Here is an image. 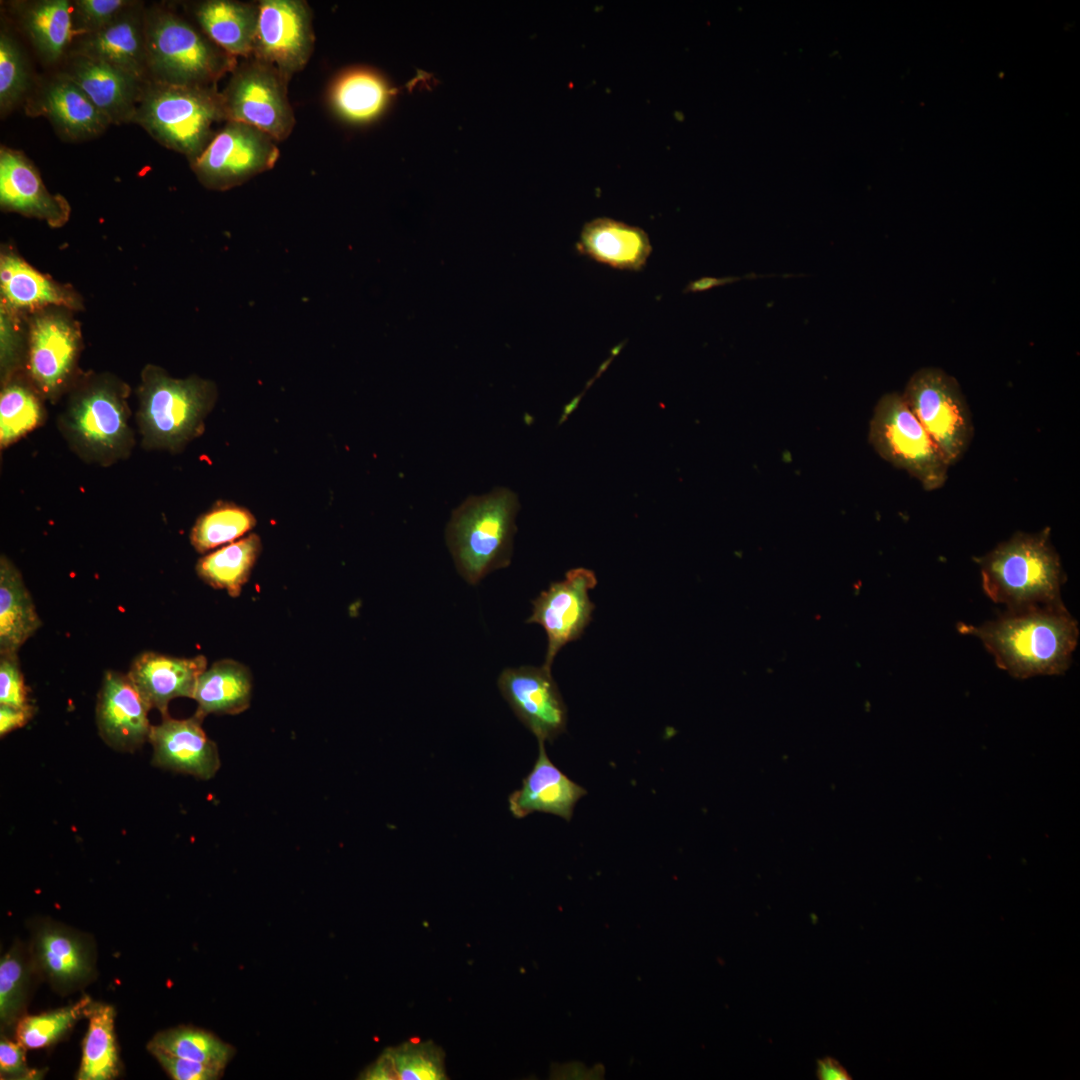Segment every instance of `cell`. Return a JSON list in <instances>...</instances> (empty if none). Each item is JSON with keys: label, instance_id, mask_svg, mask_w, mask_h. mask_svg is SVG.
Masks as SVG:
<instances>
[{"label": "cell", "instance_id": "38", "mask_svg": "<svg viewBox=\"0 0 1080 1080\" xmlns=\"http://www.w3.org/2000/svg\"><path fill=\"white\" fill-rule=\"evenodd\" d=\"M92 1005V1000L84 996L68 1006L25 1016L16 1024V1039L26 1049L50 1046L60 1040L80 1018L88 1017Z\"/></svg>", "mask_w": 1080, "mask_h": 1080}, {"label": "cell", "instance_id": "13", "mask_svg": "<svg viewBox=\"0 0 1080 1080\" xmlns=\"http://www.w3.org/2000/svg\"><path fill=\"white\" fill-rule=\"evenodd\" d=\"M80 351L76 326L57 313L33 318L29 328L27 376L50 402H56L70 386Z\"/></svg>", "mask_w": 1080, "mask_h": 1080}, {"label": "cell", "instance_id": "15", "mask_svg": "<svg viewBox=\"0 0 1080 1080\" xmlns=\"http://www.w3.org/2000/svg\"><path fill=\"white\" fill-rule=\"evenodd\" d=\"M498 688L517 718L537 738L553 742L566 730L567 708L551 670L544 666L504 669Z\"/></svg>", "mask_w": 1080, "mask_h": 1080}, {"label": "cell", "instance_id": "12", "mask_svg": "<svg viewBox=\"0 0 1080 1080\" xmlns=\"http://www.w3.org/2000/svg\"><path fill=\"white\" fill-rule=\"evenodd\" d=\"M251 58L274 66L289 79L314 49L313 15L302 0H262Z\"/></svg>", "mask_w": 1080, "mask_h": 1080}, {"label": "cell", "instance_id": "16", "mask_svg": "<svg viewBox=\"0 0 1080 1080\" xmlns=\"http://www.w3.org/2000/svg\"><path fill=\"white\" fill-rule=\"evenodd\" d=\"M151 706L128 674L107 670L96 702V723L102 740L121 752H134L148 741Z\"/></svg>", "mask_w": 1080, "mask_h": 1080}, {"label": "cell", "instance_id": "36", "mask_svg": "<svg viewBox=\"0 0 1080 1080\" xmlns=\"http://www.w3.org/2000/svg\"><path fill=\"white\" fill-rule=\"evenodd\" d=\"M148 1050L194 1060L225 1069L235 1049L214 1034L195 1027L181 1026L157 1033Z\"/></svg>", "mask_w": 1080, "mask_h": 1080}, {"label": "cell", "instance_id": "9", "mask_svg": "<svg viewBox=\"0 0 1080 1080\" xmlns=\"http://www.w3.org/2000/svg\"><path fill=\"white\" fill-rule=\"evenodd\" d=\"M902 396L950 466L958 462L974 427L957 380L940 368L923 367L910 377Z\"/></svg>", "mask_w": 1080, "mask_h": 1080}, {"label": "cell", "instance_id": "2", "mask_svg": "<svg viewBox=\"0 0 1080 1080\" xmlns=\"http://www.w3.org/2000/svg\"><path fill=\"white\" fill-rule=\"evenodd\" d=\"M976 562L985 594L1008 611L1063 604L1066 575L1049 528L1018 531Z\"/></svg>", "mask_w": 1080, "mask_h": 1080}, {"label": "cell", "instance_id": "39", "mask_svg": "<svg viewBox=\"0 0 1080 1080\" xmlns=\"http://www.w3.org/2000/svg\"><path fill=\"white\" fill-rule=\"evenodd\" d=\"M31 960L24 956L20 945H14L0 961V1021L2 1029L17 1024L25 1005Z\"/></svg>", "mask_w": 1080, "mask_h": 1080}, {"label": "cell", "instance_id": "21", "mask_svg": "<svg viewBox=\"0 0 1080 1080\" xmlns=\"http://www.w3.org/2000/svg\"><path fill=\"white\" fill-rule=\"evenodd\" d=\"M26 112L46 117L68 141L93 138L111 124L83 90L63 74L42 87L27 103Z\"/></svg>", "mask_w": 1080, "mask_h": 1080}, {"label": "cell", "instance_id": "43", "mask_svg": "<svg viewBox=\"0 0 1080 1080\" xmlns=\"http://www.w3.org/2000/svg\"><path fill=\"white\" fill-rule=\"evenodd\" d=\"M167 1074L174 1080H215L222 1076L218 1066L151 1051Z\"/></svg>", "mask_w": 1080, "mask_h": 1080}, {"label": "cell", "instance_id": "29", "mask_svg": "<svg viewBox=\"0 0 1080 1080\" xmlns=\"http://www.w3.org/2000/svg\"><path fill=\"white\" fill-rule=\"evenodd\" d=\"M392 95L387 81L368 68L342 72L329 90V102L335 114L352 124L375 120L386 109Z\"/></svg>", "mask_w": 1080, "mask_h": 1080}, {"label": "cell", "instance_id": "24", "mask_svg": "<svg viewBox=\"0 0 1080 1080\" xmlns=\"http://www.w3.org/2000/svg\"><path fill=\"white\" fill-rule=\"evenodd\" d=\"M134 6L102 29L82 34L73 53L105 62L149 82L145 17Z\"/></svg>", "mask_w": 1080, "mask_h": 1080}, {"label": "cell", "instance_id": "45", "mask_svg": "<svg viewBox=\"0 0 1080 1080\" xmlns=\"http://www.w3.org/2000/svg\"><path fill=\"white\" fill-rule=\"evenodd\" d=\"M8 319L6 311L1 314V374L5 381L15 374L22 360L21 338Z\"/></svg>", "mask_w": 1080, "mask_h": 1080}, {"label": "cell", "instance_id": "20", "mask_svg": "<svg viewBox=\"0 0 1080 1080\" xmlns=\"http://www.w3.org/2000/svg\"><path fill=\"white\" fill-rule=\"evenodd\" d=\"M0 204L4 210L46 221L59 227L69 219L70 207L60 195L49 193L33 163L21 152L0 149Z\"/></svg>", "mask_w": 1080, "mask_h": 1080}, {"label": "cell", "instance_id": "5", "mask_svg": "<svg viewBox=\"0 0 1080 1080\" xmlns=\"http://www.w3.org/2000/svg\"><path fill=\"white\" fill-rule=\"evenodd\" d=\"M518 496L506 487L467 497L453 512L446 543L462 578L475 585L510 564Z\"/></svg>", "mask_w": 1080, "mask_h": 1080}, {"label": "cell", "instance_id": "11", "mask_svg": "<svg viewBox=\"0 0 1080 1080\" xmlns=\"http://www.w3.org/2000/svg\"><path fill=\"white\" fill-rule=\"evenodd\" d=\"M279 155L276 141L265 132L245 123L226 121L190 164L204 186L227 190L272 169Z\"/></svg>", "mask_w": 1080, "mask_h": 1080}, {"label": "cell", "instance_id": "48", "mask_svg": "<svg viewBox=\"0 0 1080 1080\" xmlns=\"http://www.w3.org/2000/svg\"><path fill=\"white\" fill-rule=\"evenodd\" d=\"M739 279L740 278H736V277H728V278H721V279L706 277V278H702L700 280H697V281H694V282L690 283L687 289L689 291H692V292L704 291V290H708L710 288L719 286L721 284H726V283H729V282L731 283V282L737 281Z\"/></svg>", "mask_w": 1080, "mask_h": 1080}, {"label": "cell", "instance_id": "32", "mask_svg": "<svg viewBox=\"0 0 1080 1080\" xmlns=\"http://www.w3.org/2000/svg\"><path fill=\"white\" fill-rule=\"evenodd\" d=\"M261 550L260 537L249 534L201 557L196 564V573L207 585L238 597L251 576Z\"/></svg>", "mask_w": 1080, "mask_h": 1080}, {"label": "cell", "instance_id": "35", "mask_svg": "<svg viewBox=\"0 0 1080 1080\" xmlns=\"http://www.w3.org/2000/svg\"><path fill=\"white\" fill-rule=\"evenodd\" d=\"M115 1011L111 1005L93 1003L82 1046L78 1080H110L119 1074V1057L114 1031Z\"/></svg>", "mask_w": 1080, "mask_h": 1080}, {"label": "cell", "instance_id": "3", "mask_svg": "<svg viewBox=\"0 0 1080 1080\" xmlns=\"http://www.w3.org/2000/svg\"><path fill=\"white\" fill-rule=\"evenodd\" d=\"M128 392L124 383L109 377H93L73 388L57 424L86 463L110 466L131 455L135 436Z\"/></svg>", "mask_w": 1080, "mask_h": 1080}, {"label": "cell", "instance_id": "27", "mask_svg": "<svg viewBox=\"0 0 1080 1080\" xmlns=\"http://www.w3.org/2000/svg\"><path fill=\"white\" fill-rule=\"evenodd\" d=\"M252 676L247 666L233 659L214 662L199 676L193 698L201 718L209 714L235 715L250 706Z\"/></svg>", "mask_w": 1080, "mask_h": 1080}, {"label": "cell", "instance_id": "14", "mask_svg": "<svg viewBox=\"0 0 1080 1080\" xmlns=\"http://www.w3.org/2000/svg\"><path fill=\"white\" fill-rule=\"evenodd\" d=\"M597 584L592 570L574 568L562 581L533 600V610L527 623L539 624L547 634L548 644L543 666L551 670L557 653L567 643L577 640L592 620L594 604L589 590Z\"/></svg>", "mask_w": 1080, "mask_h": 1080}, {"label": "cell", "instance_id": "40", "mask_svg": "<svg viewBox=\"0 0 1080 1080\" xmlns=\"http://www.w3.org/2000/svg\"><path fill=\"white\" fill-rule=\"evenodd\" d=\"M28 72L23 54L6 31L0 34V108L1 114L11 110L25 95Z\"/></svg>", "mask_w": 1080, "mask_h": 1080}, {"label": "cell", "instance_id": "47", "mask_svg": "<svg viewBox=\"0 0 1080 1080\" xmlns=\"http://www.w3.org/2000/svg\"><path fill=\"white\" fill-rule=\"evenodd\" d=\"M817 1078L820 1080H850L847 1070L836 1059L826 1056L817 1060Z\"/></svg>", "mask_w": 1080, "mask_h": 1080}, {"label": "cell", "instance_id": "42", "mask_svg": "<svg viewBox=\"0 0 1080 1080\" xmlns=\"http://www.w3.org/2000/svg\"><path fill=\"white\" fill-rule=\"evenodd\" d=\"M0 704L15 707L32 705L18 653H0Z\"/></svg>", "mask_w": 1080, "mask_h": 1080}, {"label": "cell", "instance_id": "8", "mask_svg": "<svg viewBox=\"0 0 1080 1080\" xmlns=\"http://www.w3.org/2000/svg\"><path fill=\"white\" fill-rule=\"evenodd\" d=\"M868 439L877 454L905 470L927 491L941 488L950 464L905 402L892 392L877 402Z\"/></svg>", "mask_w": 1080, "mask_h": 1080}, {"label": "cell", "instance_id": "25", "mask_svg": "<svg viewBox=\"0 0 1080 1080\" xmlns=\"http://www.w3.org/2000/svg\"><path fill=\"white\" fill-rule=\"evenodd\" d=\"M576 249L594 261L620 270H641L652 251L644 230L611 218L586 223Z\"/></svg>", "mask_w": 1080, "mask_h": 1080}, {"label": "cell", "instance_id": "10", "mask_svg": "<svg viewBox=\"0 0 1080 1080\" xmlns=\"http://www.w3.org/2000/svg\"><path fill=\"white\" fill-rule=\"evenodd\" d=\"M230 74L221 92L227 121L253 126L276 142L287 139L295 126L287 89L290 79L255 58L241 62Z\"/></svg>", "mask_w": 1080, "mask_h": 1080}, {"label": "cell", "instance_id": "28", "mask_svg": "<svg viewBox=\"0 0 1080 1080\" xmlns=\"http://www.w3.org/2000/svg\"><path fill=\"white\" fill-rule=\"evenodd\" d=\"M42 626L23 576L6 556L0 558V653H18Z\"/></svg>", "mask_w": 1080, "mask_h": 1080}, {"label": "cell", "instance_id": "44", "mask_svg": "<svg viewBox=\"0 0 1080 1080\" xmlns=\"http://www.w3.org/2000/svg\"><path fill=\"white\" fill-rule=\"evenodd\" d=\"M25 1049L18 1041L2 1036L0 1041L1 1079L31 1080L44 1077L43 1070L30 1068L25 1061Z\"/></svg>", "mask_w": 1080, "mask_h": 1080}, {"label": "cell", "instance_id": "31", "mask_svg": "<svg viewBox=\"0 0 1080 1080\" xmlns=\"http://www.w3.org/2000/svg\"><path fill=\"white\" fill-rule=\"evenodd\" d=\"M445 1055L431 1041L412 1040L387 1048L361 1073L366 1080L446 1079Z\"/></svg>", "mask_w": 1080, "mask_h": 1080}, {"label": "cell", "instance_id": "37", "mask_svg": "<svg viewBox=\"0 0 1080 1080\" xmlns=\"http://www.w3.org/2000/svg\"><path fill=\"white\" fill-rule=\"evenodd\" d=\"M256 525V518L243 506L228 501L216 502L202 513L190 531V542L199 553L232 543Z\"/></svg>", "mask_w": 1080, "mask_h": 1080}, {"label": "cell", "instance_id": "18", "mask_svg": "<svg viewBox=\"0 0 1080 1080\" xmlns=\"http://www.w3.org/2000/svg\"><path fill=\"white\" fill-rule=\"evenodd\" d=\"M162 718L160 724L152 725L148 738L153 765L205 780L214 777L221 763L215 742L202 728L203 718L196 714L186 719Z\"/></svg>", "mask_w": 1080, "mask_h": 1080}, {"label": "cell", "instance_id": "7", "mask_svg": "<svg viewBox=\"0 0 1080 1080\" xmlns=\"http://www.w3.org/2000/svg\"><path fill=\"white\" fill-rule=\"evenodd\" d=\"M145 39L150 81L216 87L238 65L237 57L169 11L145 17Z\"/></svg>", "mask_w": 1080, "mask_h": 1080}, {"label": "cell", "instance_id": "4", "mask_svg": "<svg viewBox=\"0 0 1080 1080\" xmlns=\"http://www.w3.org/2000/svg\"><path fill=\"white\" fill-rule=\"evenodd\" d=\"M141 380L136 423L142 447L180 452L203 433L217 398L215 384L196 376L176 379L151 365Z\"/></svg>", "mask_w": 1080, "mask_h": 1080}, {"label": "cell", "instance_id": "26", "mask_svg": "<svg viewBox=\"0 0 1080 1080\" xmlns=\"http://www.w3.org/2000/svg\"><path fill=\"white\" fill-rule=\"evenodd\" d=\"M202 32L235 57L251 58L257 30L258 4L207 0L193 10Z\"/></svg>", "mask_w": 1080, "mask_h": 1080}, {"label": "cell", "instance_id": "6", "mask_svg": "<svg viewBox=\"0 0 1080 1080\" xmlns=\"http://www.w3.org/2000/svg\"><path fill=\"white\" fill-rule=\"evenodd\" d=\"M223 121L227 119L216 87L149 81L133 122L165 147L192 161L212 140L216 133L213 126Z\"/></svg>", "mask_w": 1080, "mask_h": 1080}, {"label": "cell", "instance_id": "22", "mask_svg": "<svg viewBox=\"0 0 1080 1080\" xmlns=\"http://www.w3.org/2000/svg\"><path fill=\"white\" fill-rule=\"evenodd\" d=\"M206 668L204 655L187 658L144 651L134 658L127 674L151 708L166 717L171 700L193 698L197 680Z\"/></svg>", "mask_w": 1080, "mask_h": 1080}, {"label": "cell", "instance_id": "17", "mask_svg": "<svg viewBox=\"0 0 1080 1080\" xmlns=\"http://www.w3.org/2000/svg\"><path fill=\"white\" fill-rule=\"evenodd\" d=\"M30 955L33 970L59 991L83 986L94 974L91 940L53 921L36 925Z\"/></svg>", "mask_w": 1080, "mask_h": 1080}, {"label": "cell", "instance_id": "46", "mask_svg": "<svg viewBox=\"0 0 1080 1080\" xmlns=\"http://www.w3.org/2000/svg\"><path fill=\"white\" fill-rule=\"evenodd\" d=\"M34 705L15 707L0 704V736L3 738L8 733L24 727L34 716Z\"/></svg>", "mask_w": 1080, "mask_h": 1080}, {"label": "cell", "instance_id": "19", "mask_svg": "<svg viewBox=\"0 0 1080 1080\" xmlns=\"http://www.w3.org/2000/svg\"><path fill=\"white\" fill-rule=\"evenodd\" d=\"M61 74L78 85L111 124L134 121L148 83L110 64L75 53Z\"/></svg>", "mask_w": 1080, "mask_h": 1080}, {"label": "cell", "instance_id": "41", "mask_svg": "<svg viewBox=\"0 0 1080 1080\" xmlns=\"http://www.w3.org/2000/svg\"><path fill=\"white\" fill-rule=\"evenodd\" d=\"M134 5L135 2L127 0H77L72 5L73 21L76 20L82 34L95 32Z\"/></svg>", "mask_w": 1080, "mask_h": 1080}, {"label": "cell", "instance_id": "30", "mask_svg": "<svg viewBox=\"0 0 1080 1080\" xmlns=\"http://www.w3.org/2000/svg\"><path fill=\"white\" fill-rule=\"evenodd\" d=\"M0 287L4 305L13 309H34L56 305L77 307L76 297L53 283L15 254H3Z\"/></svg>", "mask_w": 1080, "mask_h": 1080}, {"label": "cell", "instance_id": "23", "mask_svg": "<svg viewBox=\"0 0 1080 1080\" xmlns=\"http://www.w3.org/2000/svg\"><path fill=\"white\" fill-rule=\"evenodd\" d=\"M538 745V756L531 771L522 780L521 788L508 797L509 810L518 819L541 812L570 821L575 805L587 791L554 765L545 744Z\"/></svg>", "mask_w": 1080, "mask_h": 1080}, {"label": "cell", "instance_id": "34", "mask_svg": "<svg viewBox=\"0 0 1080 1080\" xmlns=\"http://www.w3.org/2000/svg\"><path fill=\"white\" fill-rule=\"evenodd\" d=\"M43 398L32 385L13 374L3 381L0 395V446L6 449L44 424Z\"/></svg>", "mask_w": 1080, "mask_h": 1080}, {"label": "cell", "instance_id": "1", "mask_svg": "<svg viewBox=\"0 0 1080 1080\" xmlns=\"http://www.w3.org/2000/svg\"><path fill=\"white\" fill-rule=\"evenodd\" d=\"M957 627L977 637L997 666L1019 679L1065 673L1079 636L1077 621L1064 604L1007 610L979 626Z\"/></svg>", "mask_w": 1080, "mask_h": 1080}, {"label": "cell", "instance_id": "33", "mask_svg": "<svg viewBox=\"0 0 1080 1080\" xmlns=\"http://www.w3.org/2000/svg\"><path fill=\"white\" fill-rule=\"evenodd\" d=\"M22 25L33 46L48 62L58 61L74 33L73 6L67 0H41L28 3L21 13Z\"/></svg>", "mask_w": 1080, "mask_h": 1080}]
</instances>
